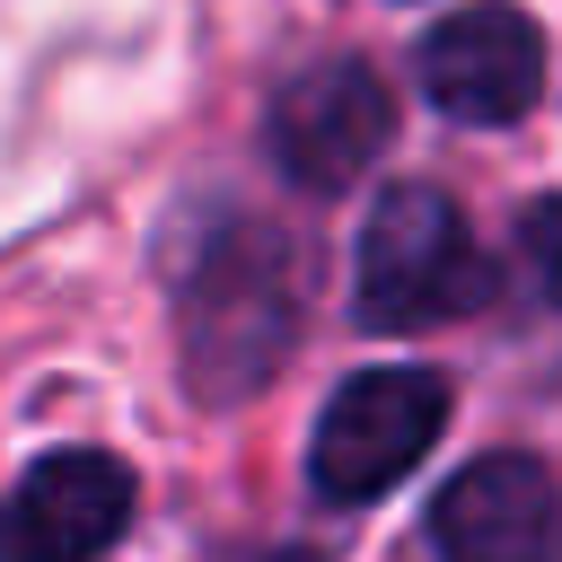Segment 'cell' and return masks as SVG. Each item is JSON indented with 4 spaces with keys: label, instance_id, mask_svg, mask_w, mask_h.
<instances>
[{
    "label": "cell",
    "instance_id": "8992f818",
    "mask_svg": "<svg viewBox=\"0 0 562 562\" xmlns=\"http://www.w3.org/2000/svg\"><path fill=\"white\" fill-rule=\"evenodd\" d=\"M386 132H395V105H386L378 70H360V61H325L307 79H290L272 97V123H263L272 167L307 193H342L386 149Z\"/></svg>",
    "mask_w": 562,
    "mask_h": 562
},
{
    "label": "cell",
    "instance_id": "3957f363",
    "mask_svg": "<svg viewBox=\"0 0 562 562\" xmlns=\"http://www.w3.org/2000/svg\"><path fill=\"white\" fill-rule=\"evenodd\" d=\"M448 422V378L422 369V360H386V369H360L351 386L325 395L316 413V439H307V483L325 501H378L395 492L430 439Z\"/></svg>",
    "mask_w": 562,
    "mask_h": 562
},
{
    "label": "cell",
    "instance_id": "52a82bcc",
    "mask_svg": "<svg viewBox=\"0 0 562 562\" xmlns=\"http://www.w3.org/2000/svg\"><path fill=\"white\" fill-rule=\"evenodd\" d=\"M132 527V474L105 448H53L9 492V562H97Z\"/></svg>",
    "mask_w": 562,
    "mask_h": 562
},
{
    "label": "cell",
    "instance_id": "6da1fadb",
    "mask_svg": "<svg viewBox=\"0 0 562 562\" xmlns=\"http://www.w3.org/2000/svg\"><path fill=\"white\" fill-rule=\"evenodd\" d=\"M299 255L272 237V228H228L211 237L202 272L184 281V369H193V395H255L263 369L281 360L290 342V290Z\"/></svg>",
    "mask_w": 562,
    "mask_h": 562
},
{
    "label": "cell",
    "instance_id": "5b68a950",
    "mask_svg": "<svg viewBox=\"0 0 562 562\" xmlns=\"http://www.w3.org/2000/svg\"><path fill=\"white\" fill-rule=\"evenodd\" d=\"M430 553L439 562H562V492L536 457L501 448L439 483L430 501Z\"/></svg>",
    "mask_w": 562,
    "mask_h": 562
},
{
    "label": "cell",
    "instance_id": "7a4b0ae2",
    "mask_svg": "<svg viewBox=\"0 0 562 562\" xmlns=\"http://www.w3.org/2000/svg\"><path fill=\"white\" fill-rule=\"evenodd\" d=\"M483 263L439 184H386L360 220V263H351V307L369 334H422L457 307H474Z\"/></svg>",
    "mask_w": 562,
    "mask_h": 562
},
{
    "label": "cell",
    "instance_id": "277c9868",
    "mask_svg": "<svg viewBox=\"0 0 562 562\" xmlns=\"http://www.w3.org/2000/svg\"><path fill=\"white\" fill-rule=\"evenodd\" d=\"M413 70H422V97L448 123H518L544 97V35H536L527 9L474 0V9H448L422 35Z\"/></svg>",
    "mask_w": 562,
    "mask_h": 562
},
{
    "label": "cell",
    "instance_id": "ba28073f",
    "mask_svg": "<svg viewBox=\"0 0 562 562\" xmlns=\"http://www.w3.org/2000/svg\"><path fill=\"white\" fill-rule=\"evenodd\" d=\"M518 255H527V281L562 307V193H544V202L518 220Z\"/></svg>",
    "mask_w": 562,
    "mask_h": 562
}]
</instances>
